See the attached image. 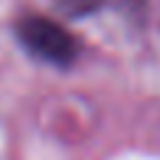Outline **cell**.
Here are the masks:
<instances>
[{
  "mask_svg": "<svg viewBox=\"0 0 160 160\" xmlns=\"http://www.w3.org/2000/svg\"><path fill=\"white\" fill-rule=\"evenodd\" d=\"M53 3L68 17H84V14H93L96 8L104 6V0H53Z\"/></svg>",
  "mask_w": 160,
  "mask_h": 160,
  "instance_id": "cell-2",
  "label": "cell"
},
{
  "mask_svg": "<svg viewBox=\"0 0 160 160\" xmlns=\"http://www.w3.org/2000/svg\"><path fill=\"white\" fill-rule=\"evenodd\" d=\"M14 34L20 45L39 62L68 68L79 56V39L56 20L45 14H22L14 22Z\"/></svg>",
  "mask_w": 160,
  "mask_h": 160,
  "instance_id": "cell-1",
  "label": "cell"
}]
</instances>
